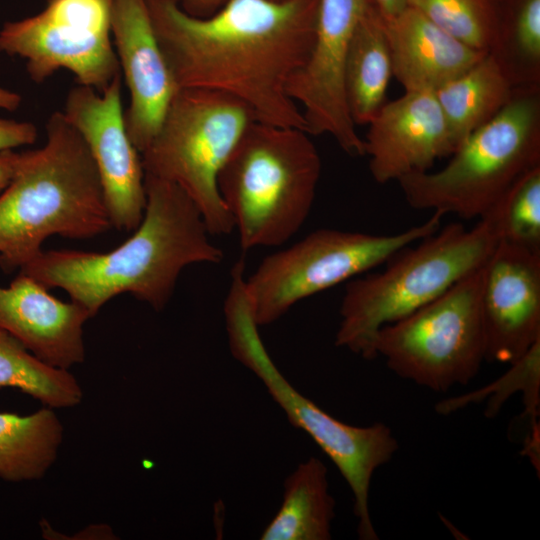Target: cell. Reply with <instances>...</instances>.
Segmentation results:
<instances>
[{
  "instance_id": "obj_7",
  "label": "cell",
  "mask_w": 540,
  "mask_h": 540,
  "mask_svg": "<svg viewBox=\"0 0 540 540\" xmlns=\"http://www.w3.org/2000/svg\"><path fill=\"white\" fill-rule=\"evenodd\" d=\"M258 121L240 100L218 91L180 88L141 153L145 174L177 185L200 210L211 235L229 234L233 219L218 175L246 130Z\"/></svg>"
},
{
  "instance_id": "obj_16",
  "label": "cell",
  "mask_w": 540,
  "mask_h": 540,
  "mask_svg": "<svg viewBox=\"0 0 540 540\" xmlns=\"http://www.w3.org/2000/svg\"><path fill=\"white\" fill-rule=\"evenodd\" d=\"M367 125L364 151L379 184L429 171L437 160L455 151L433 91H405L386 101Z\"/></svg>"
},
{
  "instance_id": "obj_18",
  "label": "cell",
  "mask_w": 540,
  "mask_h": 540,
  "mask_svg": "<svg viewBox=\"0 0 540 540\" xmlns=\"http://www.w3.org/2000/svg\"><path fill=\"white\" fill-rule=\"evenodd\" d=\"M383 23L393 77L405 91L434 92L487 53L462 43L410 6Z\"/></svg>"
},
{
  "instance_id": "obj_30",
  "label": "cell",
  "mask_w": 540,
  "mask_h": 540,
  "mask_svg": "<svg viewBox=\"0 0 540 540\" xmlns=\"http://www.w3.org/2000/svg\"><path fill=\"white\" fill-rule=\"evenodd\" d=\"M22 152L6 150L0 152V193L7 187L15 175Z\"/></svg>"
},
{
  "instance_id": "obj_19",
  "label": "cell",
  "mask_w": 540,
  "mask_h": 540,
  "mask_svg": "<svg viewBox=\"0 0 540 540\" xmlns=\"http://www.w3.org/2000/svg\"><path fill=\"white\" fill-rule=\"evenodd\" d=\"M393 77L383 19L368 1L351 38L344 70L347 106L355 125H367L386 102Z\"/></svg>"
},
{
  "instance_id": "obj_11",
  "label": "cell",
  "mask_w": 540,
  "mask_h": 540,
  "mask_svg": "<svg viewBox=\"0 0 540 540\" xmlns=\"http://www.w3.org/2000/svg\"><path fill=\"white\" fill-rule=\"evenodd\" d=\"M113 0H48L38 14L6 22L0 52L25 61L32 81L59 70L103 92L121 73L111 31Z\"/></svg>"
},
{
  "instance_id": "obj_13",
  "label": "cell",
  "mask_w": 540,
  "mask_h": 540,
  "mask_svg": "<svg viewBox=\"0 0 540 540\" xmlns=\"http://www.w3.org/2000/svg\"><path fill=\"white\" fill-rule=\"evenodd\" d=\"M368 0H319L314 42L287 86L309 135L331 136L350 156H365L345 96L344 70L354 29Z\"/></svg>"
},
{
  "instance_id": "obj_20",
  "label": "cell",
  "mask_w": 540,
  "mask_h": 540,
  "mask_svg": "<svg viewBox=\"0 0 540 540\" xmlns=\"http://www.w3.org/2000/svg\"><path fill=\"white\" fill-rule=\"evenodd\" d=\"M335 505L325 464L310 457L285 479L281 506L260 539L329 540Z\"/></svg>"
},
{
  "instance_id": "obj_15",
  "label": "cell",
  "mask_w": 540,
  "mask_h": 540,
  "mask_svg": "<svg viewBox=\"0 0 540 540\" xmlns=\"http://www.w3.org/2000/svg\"><path fill=\"white\" fill-rule=\"evenodd\" d=\"M111 31L129 91L128 135L143 153L156 136L178 90L155 35L145 0H113Z\"/></svg>"
},
{
  "instance_id": "obj_8",
  "label": "cell",
  "mask_w": 540,
  "mask_h": 540,
  "mask_svg": "<svg viewBox=\"0 0 540 540\" xmlns=\"http://www.w3.org/2000/svg\"><path fill=\"white\" fill-rule=\"evenodd\" d=\"M229 347L236 360L252 371L282 408L290 423L320 447L338 468L354 498L357 534L377 540L369 508L374 473L399 449L391 428L384 423L355 426L339 421L298 392L280 373L259 336L249 305L234 301L224 307Z\"/></svg>"
},
{
  "instance_id": "obj_27",
  "label": "cell",
  "mask_w": 540,
  "mask_h": 540,
  "mask_svg": "<svg viewBox=\"0 0 540 540\" xmlns=\"http://www.w3.org/2000/svg\"><path fill=\"white\" fill-rule=\"evenodd\" d=\"M407 5L467 46L489 51L498 24V0H407Z\"/></svg>"
},
{
  "instance_id": "obj_31",
  "label": "cell",
  "mask_w": 540,
  "mask_h": 540,
  "mask_svg": "<svg viewBox=\"0 0 540 540\" xmlns=\"http://www.w3.org/2000/svg\"><path fill=\"white\" fill-rule=\"evenodd\" d=\"M384 20L398 16L408 5L407 0H368Z\"/></svg>"
},
{
  "instance_id": "obj_2",
  "label": "cell",
  "mask_w": 540,
  "mask_h": 540,
  "mask_svg": "<svg viewBox=\"0 0 540 540\" xmlns=\"http://www.w3.org/2000/svg\"><path fill=\"white\" fill-rule=\"evenodd\" d=\"M145 191L143 218L121 245L104 253L42 250L19 272L47 289H63L91 318L125 293L163 310L184 268L220 263L224 254L210 240L200 210L177 185L145 174Z\"/></svg>"
},
{
  "instance_id": "obj_29",
  "label": "cell",
  "mask_w": 540,
  "mask_h": 540,
  "mask_svg": "<svg viewBox=\"0 0 540 540\" xmlns=\"http://www.w3.org/2000/svg\"><path fill=\"white\" fill-rule=\"evenodd\" d=\"M229 0H176L178 5L188 14L196 17H207L222 8Z\"/></svg>"
},
{
  "instance_id": "obj_6",
  "label": "cell",
  "mask_w": 540,
  "mask_h": 540,
  "mask_svg": "<svg viewBox=\"0 0 540 540\" xmlns=\"http://www.w3.org/2000/svg\"><path fill=\"white\" fill-rule=\"evenodd\" d=\"M450 156L438 171L400 178L404 198L414 209L480 219L540 165V87L515 89L510 101Z\"/></svg>"
},
{
  "instance_id": "obj_23",
  "label": "cell",
  "mask_w": 540,
  "mask_h": 540,
  "mask_svg": "<svg viewBox=\"0 0 540 540\" xmlns=\"http://www.w3.org/2000/svg\"><path fill=\"white\" fill-rule=\"evenodd\" d=\"M488 53L515 89L540 87V0H498Z\"/></svg>"
},
{
  "instance_id": "obj_17",
  "label": "cell",
  "mask_w": 540,
  "mask_h": 540,
  "mask_svg": "<svg viewBox=\"0 0 540 540\" xmlns=\"http://www.w3.org/2000/svg\"><path fill=\"white\" fill-rule=\"evenodd\" d=\"M89 319L82 305L54 297L21 272L8 287L0 286V329L53 367L70 370L85 361L84 325Z\"/></svg>"
},
{
  "instance_id": "obj_24",
  "label": "cell",
  "mask_w": 540,
  "mask_h": 540,
  "mask_svg": "<svg viewBox=\"0 0 540 540\" xmlns=\"http://www.w3.org/2000/svg\"><path fill=\"white\" fill-rule=\"evenodd\" d=\"M0 388H15L52 409H69L83 400L76 377L31 353L18 339L0 329Z\"/></svg>"
},
{
  "instance_id": "obj_4",
  "label": "cell",
  "mask_w": 540,
  "mask_h": 540,
  "mask_svg": "<svg viewBox=\"0 0 540 540\" xmlns=\"http://www.w3.org/2000/svg\"><path fill=\"white\" fill-rule=\"evenodd\" d=\"M499 242L493 224L480 218L472 227L450 223L407 246L384 271L348 281L339 309L335 345L371 360L381 328L438 298L484 266Z\"/></svg>"
},
{
  "instance_id": "obj_22",
  "label": "cell",
  "mask_w": 540,
  "mask_h": 540,
  "mask_svg": "<svg viewBox=\"0 0 540 540\" xmlns=\"http://www.w3.org/2000/svg\"><path fill=\"white\" fill-rule=\"evenodd\" d=\"M63 437V424L50 407L27 415L0 412V479H42L55 463Z\"/></svg>"
},
{
  "instance_id": "obj_1",
  "label": "cell",
  "mask_w": 540,
  "mask_h": 540,
  "mask_svg": "<svg viewBox=\"0 0 540 540\" xmlns=\"http://www.w3.org/2000/svg\"><path fill=\"white\" fill-rule=\"evenodd\" d=\"M145 1L178 89L222 92L259 122L306 131L287 86L312 49L319 0H229L207 17L176 0Z\"/></svg>"
},
{
  "instance_id": "obj_21",
  "label": "cell",
  "mask_w": 540,
  "mask_h": 540,
  "mask_svg": "<svg viewBox=\"0 0 540 540\" xmlns=\"http://www.w3.org/2000/svg\"><path fill=\"white\" fill-rule=\"evenodd\" d=\"M515 88L487 52L462 74L434 91L455 146L492 119L512 98Z\"/></svg>"
},
{
  "instance_id": "obj_5",
  "label": "cell",
  "mask_w": 540,
  "mask_h": 540,
  "mask_svg": "<svg viewBox=\"0 0 540 540\" xmlns=\"http://www.w3.org/2000/svg\"><path fill=\"white\" fill-rule=\"evenodd\" d=\"M321 158L299 128L254 122L218 175L243 250L285 244L312 209Z\"/></svg>"
},
{
  "instance_id": "obj_9",
  "label": "cell",
  "mask_w": 540,
  "mask_h": 540,
  "mask_svg": "<svg viewBox=\"0 0 540 540\" xmlns=\"http://www.w3.org/2000/svg\"><path fill=\"white\" fill-rule=\"evenodd\" d=\"M486 265V264H485ZM484 266L435 300L381 328L374 350L398 377L440 393L466 385L486 361Z\"/></svg>"
},
{
  "instance_id": "obj_32",
  "label": "cell",
  "mask_w": 540,
  "mask_h": 540,
  "mask_svg": "<svg viewBox=\"0 0 540 540\" xmlns=\"http://www.w3.org/2000/svg\"><path fill=\"white\" fill-rule=\"evenodd\" d=\"M21 103L20 94L0 86V109L13 112L20 107Z\"/></svg>"
},
{
  "instance_id": "obj_12",
  "label": "cell",
  "mask_w": 540,
  "mask_h": 540,
  "mask_svg": "<svg viewBox=\"0 0 540 540\" xmlns=\"http://www.w3.org/2000/svg\"><path fill=\"white\" fill-rule=\"evenodd\" d=\"M121 88V73L101 93L77 84L69 90L62 113L92 157L112 227L130 232L144 215L145 171L126 129Z\"/></svg>"
},
{
  "instance_id": "obj_14",
  "label": "cell",
  "mask_w": 540,
  "mask_h": 540,
  "mask_svg": "<svg viewBox=\"0 0 540 540\" xmlns=\"http://www.w3.org/2000/svg\"><path fill=\"white\" fill-rule=\"evenodd\" d=\"M486 361L512 364L540 341V251L498 242L481 294Z\"/></svg>"
},
{
  "instance_id": "obj_3",
  "label": "cell",
  "mask_w": 540,
  "mask_h": 540,
  "mask_svg": "<svg viewBox=\"0 0 540 540\" xmlns=\"http://www.w3.org/2000/svg\"><path fill=\"white\" fill-rule=\"evenodd\" d=\"M112 227L101 182L77 130L62 111L46 123V142L22 152L0 193V267L20 270L51 236L83 240Z\"/></svg>"
},
{
  "instance_id": "obj_33",
  "label": "cell",
  "mask_w": 540,
  "mask_h": 540,
  "mask_svg": "<svg viewBox=\"0 0 540 540\" xmlns=\"http://www.w3.org/2000/svg\"><path fill=\"white\" fill-rule=\"evenodd\" d=\"M273 1H284V0H273Z\"/></svg>"
},
{
  "instance_id": "obj_28",
  "label": "cell",
  "mask_w": 540,
  "mask_h": 540,
  "mask_svg": "<svg viewBox=\"0 0 540 540\" xmlns=\"http://www.w3.org/2000/svg\"><path fill=\"white\" fill-rule=\"evenodd\" d=\"M38 137L32 122L0 118V152L32 145Z\"/></svg>"
},
{
  "instance_id": "obj_10",
  "label": "cell",
  "mask_w": 540,
  "mask_h": 540,
  "mask_svg": "<svg viewBox=\"0 0 540 540\" xmlns=\"http://www.w3.org/2000/svg\"><path fill=\"white\" fill-rule=\"evenodd\" d=\"M442 215L396 234L376 235L317 229L289 247L266 256L245 278V289L258 326L271 324L299 301L387 262L409 245L436 232Z\"/></svg>"
},
{
  "instance_id": "obj_26",
  "label": "cell",
  "mask_w": 540,
  "mask_h": 540,
  "mask_svg": "<svg viewBox=\"0 0 540 540\" xmlns=\"http://www.w3.org/2000/svg\"><path fill=\"white\" fill-rule=\"evenodd\" d=\"M482 218L500 242L540 251V165L520 177Z\"/></svg>"
},
{
  "instance_id": "obj_25",
  "label": "cell",
  "mask_w": 540,
  "mask_h": 540,
  "mask_svg": "<svg viewBox=\"0 0 540 540\" xmlns=\"http://www.w3.org/2000/svg\"><path fill=\"white\" fill-rule=\"evenodd\" d=\"M510 368L494 383L473 393L440 401L435 409L439 414H449L471 403L486 402V417L497 415L510 396L523 393L524 411L533 425L538 424L540 404V341L534 344L521 358L509 365Z\"/></svg>"
}]
</instances>
